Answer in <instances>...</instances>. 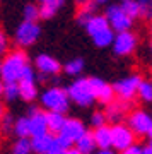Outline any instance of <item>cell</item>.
I'll use <instances>...</instances> for the list:
<instances>
[{"instance_id": "obj_11", "label": "cell", "mask_w": 152, "mask_h": 154, "mask_svg": "<svg viewBox=\"0 0 152 154\" xmlns=\"http://www.w3.org/2000/svg\"><path fill=\"white\" fill-rule=\"evenodd\" d=\"M91 79V86H93V93H94V99L99 101L101 105L108 106L109 103L114 101V91L113 86L108 84L106 81L99 79V77H89Z\"/></svg>"}, {"instance_id": "obj_45", "label": "cell", "mask_w": 152, "mask_h": 154, "mask_svg": "<svg viewBox=\"0 0 152 154\" xmlns=\"http://www.w3.org/2000/svg\"><path fill=\"white\" fill-rule=\"evenodd\" d=\"M48 154H58V152H48Z\"/></svg>"}, {"instance_id": "obj_8", "label": "cell", "mask_w": 152, "mask_h": 154, "mask_svg": "<svg viewBox=\"0 0 152 154\" xmlns=\"http://www.w3.org/2000/svg\"><path fill=\"white\" fill-rule=\"evenodd\" d=\"M126 125L135 135H149L152 128V115L144 110H135L128 115Z\"/></svg>"}, {"instance_id": "obj_35", "label": "cell", "mask_w": 152, "mask_h": 154, "mask_svg": "<svg viewBox=\"0 0 152 154\" xmlns=\"http://www.w3.org/2000/svg\"><path fill=\"white\" fill-rule=\"evenodd\" d=\"M62 154H81V152H79L75 147H68V149H65V151H63Z\"/></svg>"}, {"instance_id": "obj_47", "label": "cell", "mask_w": 152, "mask_h": 154, "mask_svg": "<svg viewBox=\"0 0 152 154\" xmlns=\"http://www.w3.org/2000/svg\"><path fill=\"white\" fill-rule=\"evenodd\" d=\"M150 50H152V43H150Z\"/></svg>"}, {"instance_id": "obj_27", "label": "cell", "mask_w": 152, "mask_h": 154, "mask_svg": "<svg viewBox=\"0 0 152 154\" xmlns=\"http://www.w3.org/2000/svg\"><path fill=\"white\" fill-rule=\"evenodd\" d=\"M22 17L27 22H36L39 19V7L34 4H26L22 9Z\"/></svg>"}, {"instance_id": "obj_41", "label": "cell", "mask_w": 152, "mask_h": 154, "mask_svg": "<svg viewBox=\"0 0 152 154\" xmlns=\"http://www.w3.org/2000/svg\"><path fill=\"white\" fill-rule=\"evenodd\" d=\"M93 2L98 5V4H104V2H108V0H93Z\"/></svg>"}, {"instance_id": "obj_28", "label": "cell", "mask_w": 152, "mask_h": 154, "mask_svg": "<svg viewBox=\"0 0 152 154\" xmlns=\"http://www.w3.org/2000/svg\"><path fill=\"white\" fill-rule=\"evenodd\" d=\"M31 140L29 139H17L12 146V154H31Z\"/></svg>"}, {"instance_id": "obj_22", "label": "cell", "mask_w": 152, "mask_h": 154, "mask_svg": "<svg viewBox=\"0 0 152 154\" xmlns=\"http://www.w3.org/2000/svg\"><path fill=\"white\" fill-rule=\"evenodd\" d=\"M75 149L81 154H93L94 149H96V142H94L93 132L86 130V134H84V135L75 142Z\"/></svg>"}, {"instance_id": "obj_2", "label": "cell", "mask_w": 152, "mask_h": 154, "mask_svg": "<svg viewBox=\"0 0 152 154\" xmlns=\"http://www.w3.org/2000/svg\"><path fill=\"white\" fill-rule=\"evenodd\" d=\"M41 105L44 106L46 111H51V113H62V115L67 113L68 106H70V99H68L67 89L58 88V86L48 88L41 94Z\"/></svg>"}, {"instance_id": "obj_42", "label": "cell", "mask_w": 152, "mask_h": 154, "mask_svg": "<svg viewBox=\"0 0 152 154\" xmlns=\"http://www.w3.org/2000/svg\"><path fill=\"white\" fill-rule=\"evenodd\" d=\"M149 139L152 140V128H150V132H149Z\"/></svg>"}, {"instance_id": "obj_26", "label": "cell", "mask_w": 152, "mask_h": 154, "mask_svg": "<svg viewBox=\"0 0 152 154\" xmlns=\"http://www.w3.org/2000/svg\"><path fill=\"white\" fill-rule=\"evenodd\" d=\"M137 96L142 101L150 103L152 101V81H142L140 86H138V91H137Z\"/></svg>"}, {"instance_id": "obj_3", "label": "cell", "mask_w": 152, "mask_h": 154, "mask_svg": "<svg viewBox=\"0 0 152 154\" xmlns=\"http://www.w3.org/2000/svg\"><path fill=\"white\" fill-rule=\"evenodd\" d=\"M68 99L74 101L79 106H91L96 101L94 99V93H93V86H91V79L89 77H79L74 82L68 86L67 89Z\"/></svg>"}, {"instance_id": "obj_38", "label": "cell", "mask_w": 152, "mask_h": 154, "mask_svg": "<svg viewBox=\"0 0 152 154\" xmlns=\"http://www.w3.org/2000/svg\"><path fill=\"white\" fill-rule=\"evenodd\" d=\"M5 115V110H4V105L0 103V120H2V116Z\"/></svg>"}, {"instance_id": "obj_34", "label": "cell", "mask_w": 152, "mask_h": 154, "mask_svg": "<svg viewBox=\"0 0 152 154\" xmlns=\"http://www.w3.org/2000/svg\"><path fill=\"white\" fill-rule=\"evenodd\" d=\"M121 154H144V147L138 146V144H133V146H130V147H126Z\"/></svg>"}, {"instance_id": "obj_18", "label": "cell", "mask_w": 152, "mask_h": 154, "mask_svg": "<svg viewBox=\"0 0 152 154\" xmlns=\"http://www.w3.org/2000/svg\"><path fill=\"white\" fill-rule=\"evenodd\" d=\"M93 137H94V142H96V147H99V151L111 149V127L104 125V127H99V128H94Z\"/></svg>"}, {"instance_id": "obj_31", "label": "cell", "mask_w": 152, "mask_h": 154, "mask_svg": "<svg viewBox=\"0 0 152 154\" xmlns=\"http://www.w3.org/2000/svg\"><path fill=\"white\" fill-rule=\"evenodd\" d=\"M91 123H93L94 128H99V127L106 125V115H104V111H94L93 116H91Z\"/></svg>"}, {"instance_id": "obj_25", "label": "cell", "mask_w": 152, "mask_h": 154, "mask_svg": "<svg viewBox=\"0 0 152 154\" xmlns=\"http://www.w3.org/2000/svg\"><path fill=\"white\" fill-rule=\"evenodd\" d=\"M14 134H16L19 139H27L29 137V122H27V116H19L16 122H14Z\"/></svg>"}, {"instance_id": "obj_43", "label": "cell", "mask_w": 152, "mask_h": 154, "mask_svg": "<svg viewBox=\"0 0 152 154\" xmlns=\"http://www.w3.org/2000/svg\"><path fill=\"white\" fill-rule=\"evenodd\" d=\"M38 2H41V4H44V2H48V0H38Z\"/></svg>"}, {"instance_id": "obj_37", "label": "cell", "mask_w": 152, "mask_h": 154, "mask_svg": "<svg viewBox=\"0 0 152 154\" xmlns=\"http://www.w3.org/2000/svg\"><path fill=\"white\" fill-rule=\"evenodd\" d=\"M144 154H152V147H150V146L144 147Z\"/></svg>"}, {"instance_id": "obj_39", "label": "cell", "mask_w": 152, "mask_h": 154, "mask_svg": "<svg viewBox=\"0 0 152 154\" xmlns=\"http://www.w3.org/2000/svg\"><path fill=\"white\" fill-rule=\"evenodd\" d=\"M86 2H89V0H75V4H77V7H81V5H84Z\"/></svg>"}, {"instance_id": "obj_33", "label": "cell", "mask_w": 152, "mask_h": 154, "mask_svg": "<svg viewBox=\"0 0 152 154\" xmlns=\"http://www.w3.org/2000/svg\"><path fill=\"white\" fill-rule=\"evenodd\" d=\"M9 48V39H7L5 33L4 31H0V55H4Z\"/></svg>"}, {"instance_id": "obj_32", "label": "cell", "mask_w": 152, "mask_h": 154, "mask_svg": "<svg viewBox=\"0 0 152 154\" xmlns=\"http://www.w3.org/2000/svg\"><path fill=\"white\" fill-rule=\"evenodd\" d=\"M14 128V120H12V116L11 115H4L2 116V120H0V130L2 132H5V134H9Z\"/></svg>"}, {"instance_id": "obj_20", "label": "cell", "mask_w": 152, "mask_h": 154, "mask_svg": "<svg viewBox=\"0 0 152 154\" xmlns=\"http://www.w3.org/2000/svg\"><path fill=\"white\" fill-rule=\"evenodd\" d=\"M46 115V125H48V132H55V134H60V130L63 128L65 125V115L62 113H51V111H44Z\"/></svg>"}, {"instance_id": "obj_17", "label": "cell", "mask_w": 152, "mask_h": 154, "mask_svg": "<svg viewBox=\"0 0 152 154\" xmlns=\"http://www.w3.org/2000/svg\"><path fill=\"white\" fill-rule=\"evenodd\" d=\"M31 140V151L36 154H48L51 151V146H53L55 137L51 134H44V135H39V137H33L29 139Z\"/></svg>"}, {"instance_id": "obj_23", "label": "cell", "mask_w": 152, "mask_h": 154, "mask_svg": "<svg viewBox=\"0 0 152 154\" xmlns=\"http://www.w3.org/2000/svg\"><path fill=\"white\" fill-rule=\"evenodd\" d=\"M113 39H114V31L111 28L104 29V31L98 33L96 36H93L94 45L99 46V48H106V46H109V45H113Z\"/></svg>"}, {"instance_id": "obj_46", "label": "cell", "mask_w": 152, "mask_h": 154, "mask_svg": "<svg viewBox=\"0 0 152 154\" xmlns=\"http://www.w3.org/2000/svg\"><path fill=\"white\" fill-rule=\"evenodd\" d=\"M0 69H2V62H0Z\"/></svg>"}, {"instance_id": "obj_4", "label": "cell", "mask_w": 152, "mask_h": 154, "mask_svg": "<svg viewBox=\"0 0 152 154\" xmlns=\"http://www.w3.org/2000/svg\"><path fill=\"white\" fill-rule=\"evenodd\" d=\"M135 144V134L125 123H114L111 127V147L123 152L126 147Z\"/></svg>"}, {"instance_id": "obj_1", "label": "cell", "mask_w": 152, "mask_h": 154, "mask_svg": "<svg viewBox=\"0 0 152 154\" xmlns=\"http://www.w3.org/2000/svg\"><path fill=\"white\" fill-rule=\"evenodd\" d=\"M29 63H27V55L22 50H16L11 51L5 57V60L2 62V69H0V77L2 82L9 84V82H19V79L22 77L24 70H26Z\"/></svg>"}, {"instance_id": "obj_5", "label": "cell", "mask_w": 152, "mask_h": 154, "mask_svg": "<svg viewBox=\"0 0 152 154\" xmlns=\"http://www.w3.org/2000/svg\"><path fill=\"white\" fill-rule=\"evenodd\" d=\"M142 82V77L140 75H128L125 79H120L113 84V91L114 96H118L121 101H132V99L137 96V91H138V86Z\"/></svg>"}, {"instance_id": "obj_14", "label": "cell", "mask_w": 152, "mask_h": 154, "mask_svg": "<svg viewBox=\"0 0 152 154\" xmlns=\"http://www.w3.org/2000/svg\"><path fill=\"white\" fill-rule=\"evenodd\" d=\"M34 65L39 70V75H56L62 69L60 62L56 58H53L51 55H46V53H41V55L36 57L34 60Z\"/></svg>"}, {"instance_id": "obj_19", "label": "cell", "mask_w": 152, "mask_h": 154, "mask_svg": "<svg viewBox=\"0 0 152 154\" xmlns=\"http://www.w3.org/2000/svg\"><path fill=\"white\" fill-rule=\"evenodd\" d=\"M84 28H86L87 34L93 38V36H96L98 33H101V31H104V29L109 28L108 21H106V17L104 16H99V14H94L89 21L84 24Z\"/></svg>"}, {"instance_id": "obj_13", "label": "cell", "mask_w": 152, "mask_h": 154, "mask_svg": "<svg viewBox=\"0 0 152 154\" xmlns=\"http://www.w3.org/2000/svg\"><path fill=\"white\" fill-rule=\"evenodd\" d=\"M84 134H86V125H84L81 120H77V118H67L65 125H63V128L60 130L58 135L63 137V139H67L70 144H75Z\"/></svg>"}, {"instance_id": "obj_36", "label": "cell", "mask_w": 152, "mask_h": 154, "mask_svg": "<svg viewBox=\"0 0 152 154\" xmlns=\"http://www.w3.org/2000/svg\"><path fill=\"white\" fill-rule=\"evenodd\" d=\"M96 154H116V151H113V149H104V151H99Z\"/></svg>"}, {"instance_id": "obj_15", "label": "cell", "mask_w": 152, "mask_h": 154, "mask_svg": "<svg viewBox=\"0 0 152 154\" xmlns=\"http://www.w3.org/2000/svg\"><path fill=\"white\" fill-rule=\"evenodd\" d=\"M120 7L123 9V12L130 17L132 21H133V19H138V17L147 16V11H149L147 0H130V2L121 4Z\"/></svg>"}, {"instance_id": "obj_29", "label": "cell", "mask_w": 152, "mask_h": 154, "mask_svg": "<svg viewBox=\"0 0 152 154\" xmlns=\"http://www.w3.org/2000/svg\"><path fill=\"white\" fill-rule=\"evenodd\" d=\"M84 70V60L82 58H74V60L65 63V72L68 75H79Z\"/></svg>"}, {"instance_id": "obj_12", "label": "cell", "mask_w": 152, "mask_h": 154, "mask_svg": "<svg viewBox=\"0 0 152 154\" xmlns=\"http://www.w3.org/2000/svg\"><path fill=\"white\" fill-rule=\"evenodd\" d=\"M19 98H22L24 101H33L38 96V89H36V84H34V72L31 67H27L22 77L19 79Z\"/></svg>"}, {"instance_id": "obj_6", "label": "cell", "mask_w": 152, "mask_h": 154, "mask_svg": "<svg viewBox=\"0 0 152 154\" xmlns=\"http://www.w3.org/2000/svg\"><path fill=\"white\" fill-rule=\"evenodd\" d=\"M104 17H106V21H108L109 28L113 29V31H116V33L130 31L132 26H133V21L123 12V9L120 5H109L108 9H106Z\"/></svg>"}, {"instance_id": "obj_40", "label": "cell", "mask_w": 152, "mask_h": 154, "mask_svg": "<svg viewBox=\"0 0 152 154\" xmlns=\"http://www.w3.org/2000/svg\"><path fill=\"white\" fill-rule=\"evenodd\" d=\"M4 94V82H2V79H0V96Z\"/></svg>"}, {"instance_id": "obj_16", "label": "cell", "mask_w": 152, "mask_h": 154, "mask_svg": "<svg viewBox=\"0 0 152 154\" xmlns=\"http://www.w3.org/2000/svg\"><path fill=\"white\" fill-rule=\"evenodd\" d=\"M126 110H128V103L121 101V99H114L113 103H109V105L106 106V111H104L106 120H111V122H114V123H121Z\"/></svg>"}, {"instance_id": "obj_24", "label": "cell", "mask_w": 152, "mask_h": 154, "mask_svg": "<svg viewBox=\"0 0 152 154\" xmlns=\"http://www.w3.org/2000/svg\"><path fill=\"white\" fill-rule=\"evenodd\" d=\"M94 11H96V4H94L93 0L86 2L84 5L79 7V12H77V21L81 22V24H86V22L94 16Z\"/></svg>"}, {"instance_id": "obj_9", "label": "cell", "mask_w": 152, "mask_h": 154, "mask_svg": "<svg viewBox=\"0 0 152 154\" xmlns=\"http://www.w3.org/2000/svg\"><path fill=\"white\" fill-rule=\"evenodd\" d=\"M137 36L135 33L132 31H125V33H116L114 34V39H113V50L114 53L120 57H125V55H130L133 53V50L137 48Z\"/></svg>"}, {"instance_id": "obj_21", "label": "cell", "mask_w": 152, "mask_h": 154, "mask_svg": "<svg viewBox=\"0 0 152 154\" xmlns=\"http://www.w3.org/2000/svg\"><path fill=\"white\" fill-rule=\"evenodd\" d=\"M63 2L65 0H48V2L41 4V7H39V19H51L62 9Z\"/></svg>"}, {"instance_id": "obj_30", "label": "cell", "mask_w": 152, "mask_h": 154, "mask_svg": "<svg viewBox=\"0 0 152 154\" xmlns=\"http://www.w3.org/2000/svg\"><path fill=\"white\" fill-rule=\"evenodd\" d=\"M4 98L11 103V101H16L19 98V86L17 82H9V84H4Z\"/></svg>"}, {"instance_id": "obj_44", "label": "cell", "mask_w": 152, "mask_h": 154, "mask_svg": "<svg viewBox=\"0 0 152 154\" xmlns=\"http://www.w3.org/2000/svg\"><path fill=\"white\" fill-rule=\"evenodd\" d=\"M120 2H123V4H125V2H130V0H120Z\"/></svg>"}, {"instance_id": "obj_10", "label": "cell", "mask_w": 152, "mask_h": 154, "mask_svg": "<svg viewBox=\"0 0 152 154\" xmlns=\"http://www.w3.org/2000/svg\"><path fill=\"white\" fill-rule=\"evenodd\" d=\"M27 122H29V137H39V135H44L48 134V125H46V115L44 111H41L39 108L33 106L29 110V116H27Z\"/></svg>"}, {"instance_id": "obj_7", "label": "cell", "mask_w": 152, "mask_h": 154, "mask_svg": "<svg viewBox=\"0 0 152 154\" xmlns=\"http://www.w3.org/2000/svg\"><path fill=\"white\" fill-rule=\"evenodd\" d=\"M39 34H41V28L38 26V22L22 21L16 29V43L22 48L31 46L38 41Z\"/></svg>"}]
</instances>
